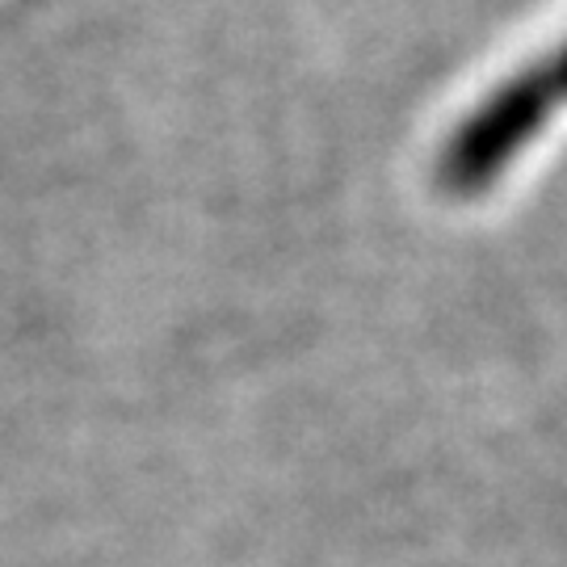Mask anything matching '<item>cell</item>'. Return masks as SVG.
Returning a JSON list of instances; mask_svg holds the SVG:
<instances>
[{
    "label": "cell",
    "instance_id": "obj_1",
    "mask_svg": "<svg viewBox=\"0 0 567 567\" xmlns=\"http://www.w3.org/2000/svg\"><path fill=\"white\" fill-rule=\"evenodd\" d=\"M567 102V47L555 51L550 60L538 68L522 72L513 84H505L492 102L466 122L463 131L450 143L446 161H442V177L450 189L471 194L487 185L501 164L526 147V140L555 114V105Z\"/></svg>",
    "mask_w": 567,
    "mask_h": 567
}]
</instances>
